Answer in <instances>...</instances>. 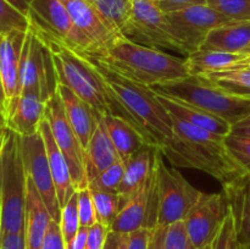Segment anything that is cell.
Returning <instances> with one entry per match:
<instances>
[{
  "mask_svg": "<svg viewBox=\"0 0 250 249\" xmlns=\"http://www.w3.org/2000/svg\"><path fill=\"white\" fill-rule=\"evenodd\" d=\"M171 117L173 136L160 150L175 167L204 171L221 182L222 187L247 176L226 149L224 136Z\"/></svg>",
  "mask_w": 250,
  "mask_h": 249,
  "instance_id": "cell-1",
  "label": "cell"
},
{
  "mask_svg": "<svg viewBox=\"0 0 250 249\" xmlns=\"http://www.w3.org/2000/svg\"><path fill=\"white\" fill-rule=\"evenodd\" d=\"M29 27L41 37L50 50L59 83L70 88L83 102L90 105L100 117L107 115L120 116L141 129L131 115L115 98L111 88L98 72L94 63L88 56L76 53L55 37L41 31L31 23Z\"/></svg>",
  "mask_w": 250,
  "mask_h": 249,
  "instance_id": "cell-2",
  "label": "cell"
},
{
  "mask_svg": "<svg viewBox=\"0 0 250 249\" xmlns=\"http://www.w3.org/2000/svg\"><path fill=\"white\" fill-rule=\"evenodd\" d=\"M88 56L99 59L121 75L151 88L190 76L185 59L142 45L125 36L117 37L103 50Z\"/></svg>",
  "mask_w": 250,
  "mask_h": 249,
  "instance_id": "cell-3",
  "label": "cell"
},
{
  "mask_svg": "<svg viewBox=\"0 0 250 249\" xmlns=\"http://www.w3.org/2000/svg\"><path fill=\"white\" fill-rule=\"evenodd\" d=\"M88 58L111 88L115 98L141 127L151 144L160 148L173 136L172 117L161 104L153 88L121 75L99 59Z\"/></svg>",
  "mask_w": 250,
  "mask_h": 249,
  "instance_id": "cell-4",
  "label": "cell"
},
{
  "mask_svg": "<svg viewBox=\"0 0 250 249\" xmlns=\"http://www.w3.org/2000/svg\"><path fill=\"white\" fill-rule=\"evenodd\" d=\"M0 195L1 233L24 232L27 172L21 153V136L7 127L0 133Z\"/></svg>",
  "mask_w": 250,
  "mask_h": 249,
  "instance_id": "cell-5",
  "label": "cell"
},
{
  "mask_svg": "<svg viewBox=\"0 0 250 249\" xmlns=\"http://www.w3.org/2000/svg\"><path fill=\"white\" fill-rule=\"evenodd\" d=\"M153 89L160 94L192 103L221 117L232 126L250 116L249 95L227 92L198 76L155 85Z\"/></svg>",
  "mask_w": 250,
  "mask_h": 249,
  "instance_id": "cell-6",
  "label": "cell"
},
{
  "mask_svg": "<svg viewBox=\"0 0 250 249\" xmlns=\"http://www.w3.org/2000/svg\"><path fill=\"white\" fill-rule=\"evenodd\" d=\"M156 195H158V226H168L183 221L195 203L202 197V190L190 185L176 167H168L164 161L160 148L155 161Z\"/></svg>",
  "mask_w": 250,
  "mask_h": 249,
  "instance_id": "cell-7",
  "label": "cell"
},
{
  "mask_svg": "<svg viewBox=\"0 0 250 249\" xmlns=\"http://www.w3.org/2000/svg\"><path fill=\"white\" fill-rule=\"evenodd\" d=\"M58 84L50 50L41 37L28 27L20 65V94L33 92L46 102L56 93Z\"/></svg>",
  "mask_w": 250,
  "mask_h": 249,
  "instance_id": "cell-8",
  "label": "cell"
},
{
  "mask_svg": "<svg viewBox=\"0 0 250 249\" xmlns=\"http://www.w3.org/2000/svg\"><path fill=\"white\" fill-rule=\"evenodd\" d=\"M125 37L142 45L186 55L171 34L166 14L153 0H132V17Z\"/></svg>",
  "mask_w": 250,
  "mask_h": 249,
  "instance_id": "cell-9",
  "label": "cell"
},
{
  "mask_svg": "<svg viewBox=\"0 0 250 249\" xmlns=\"http://www.w3.org/2000/svg\"><path fill=\"white\" fill-rule=\"evenodd\" d=\"M166 17L171 34L182 46L186 56L199 50L212 29L232 21L208 4L167 12Z\"/></svg>",
  "mask_w": 250,
  "mask_h": 249,
  "instance_id": "cell-10",
  "label": "cell"
},
{
  "mask_svg": "<svg viewBox=\"0 0 250 249\" xmlns=\"http://www.w3.org/2000/svg\"><path fill=\"white\" fill-rule=\"evenodd\" d=\"M45 119L59 149L67 160L76 189L88 187L84 149L71 127L58 92L45 102Z\"/></svg>",
  "mask_w": 250,
  "mask_h": 249,
  "instance_id": "cell-11",
  "label": "cell"
},
{
  "mask_svg": "<svg viewBox=\"0 0 250 249\" xmlns=\"http://www.w3.org/2000/svg\"><path fill=\"white\" fill-rule=\"evenodd\" d=\"M229 214V200L224 192L212 194L203 192L202 197L183 220L195 248L204 249L214 243Z\"/></svg>",
  "mask_w": 250,
  "mask_h": 249,
  "instance_id": "cell-12",
  "label": "cell"
},
{
  "mask_svg": "<svg viewBox=\"0 0 250 249\" xmlns=\"http://www.w3.org/2000/svg\"><path fill=\"white\" fill-rule=\"evenodd\" d=\"M21 153L27 176L36 186L49 214L54 221H60L61 207L56 195L55 185L51 176L46 155L45 144L41 132L32 136L21 137Z\"/></svg>",
  "mask_w": 250,
  "mask_h": 249,
  "instance_id": "cell-13",
  "label": "cell"
},
{
  "mask_svg": "<svg viewBox=\"0 0 250 249\" xmlns=\"http://www.w3.org/2000/svg\"><path fill=\"white\" fill-rule=\"evenodd\" d=\"M28 20L32 26L55 37L76 53H88V45L73 26L62 0H32Z\"/></svg>",
  "mask_w": 250,
  "mask_h": 249,
  "instance_id": "cell-14",
  "label": "cell"
},
{
  "mask_svg": "<svg viewBox=\"0 0 250 249\" xmlns=\"http://www.w3.org/2000/svg\"><path fill=\"white\" fill-rule=\"evenodd\" d=\"M158 226V195L155 171L148 182L121 208L110 229L131 233Z\"/></svg>",
  "mask_w": 250,
  "mask_h": 249,
  "instance_id": "cell-15",
  "label": "cell"
},
{
  "mask_svg": "<svg viewBox=\"0 0 250 249\" xmlns=\"http://www.w3.org/2000/svg\"><path fill=\"white\" fill-rule=\"evenodd\" d=\"M70 14L73 26L88 45L85 55H93L109 45L115 38L120 37L114 33L93 6L89 0H62Z\"/></svg>",
  "mask_w": 250,
  "mask_h": 249,
  "instance_id": "cell-16",
  "label": "cell"
},
{
  "mask_svg": "<svg viewBox=\"0 0 250 249\" xmlns=\"http://www.w3.org/2000/svg\"><path fill=\"white\" fill-rule=\"evenodd\" d=\"M2 109L5 126L21 137L36 134L45 117V102L33 92L22 93L6 99Z\"/></svg>",
  "mask_w": 250,
  "mask_h": 249,
  "instance_id": "cell-17",
  "label": "cell"
},
{
  "mask_svg": "<svg viewBox=\"0 0 250 249\" xmlns=\"http://www.w3.org/2000/svg\"><path fill=\"white\" fill-rule=\"evenodd\" d=\"M158 149V145L146 144L143 148L139 149L125 163V175L121 181V185L117 189V194L120 198V207L121 208L153 176L154 171H155Z\"/></svg>",
  "mask_w": 250,
  "mask_h": 249,
  "instance_id": "cell-18",
  "label": "cell"
},
{
  "mask_svg": "<svg viewBox=\"0 0 250 249\" xmlns=\"http://www.w3.org/2000/svg\"><path fill=\"white\" fill-rule=\"evenodd\" d=\"M26 33L11 31L0 34V80L5 100L20 95V65Z\"/></svg>",
  "mask_w": 250,
  "mask_h": 249,
  "instance_id": "cell-19",
  "label": "cell"
},
{
  "mask_svg": "<svg viewBox=\"0 0 250 249\" xmlns=\"http://www.w3.org/2000/svg\"><path fill=\"white\" fill-rule=\"evenodd\" d=\"M56 92L62 102L68 122L85 150L102 117L90 105L83 102L66 85L59 83Z\"/></svg>",
  "mask_w": 250,
  "mask_h": 249,
  "instance_id": "cell-20",
  "label": "cell"
},
{
  "mask_svg": "<svg viewBox=\"0 0 250 249\" xmlns=\"http://www.w3.org/2000/svg\"><path fill=\"white\" fill-rule=\"evenodd\" d=\"M156 94H158L161 104L166 107L170 115L182 120V121L224 137L232 132V124H229L221 117L192 104V103L160 94V93H156Z\"/></svg>",
  "mask_w": 250,
  "mask_h": 249,
  "instance_id": "cell-21",
  "label": "cell"
},
{
  "mask_svg": "<svg viewBox=\"0 0 250 249\" xmlns=\"http://www.w3.org/2000/svg\"><path fill=\"white\" fill-rule=\"evenodd\" d=\"M39 132H41L42 137H43L44 144H45L46 155H48L49 166H50L51 176H53L54 185H55L59 204L62 208L70 200V198L75 194L77 189H76L75 185H73L72 176H71V170L67 164V160H66L63 154L59 149L58 144H56L55 139L53 137V133H51L50 126H49L45 117H44L41 126H39Z\"/></svg>",
  "mask_w": 250,
  "mask_h": 249,
  "instance_id": "cell-22",
  "label": "cell"
},
{
  "mask_svg": "<svg viewBox=\"0 0 250 249\" xmlns=\"http://www.w3.org/2000/svg\"><path fill=\"white\" fill-rule=\"evenodd\" d=\"M51 216L39 195L36 186L27 176L26 195V249H43L44 238L51 222Z\"/></svg>",
  "mask_w": 250,
  "mask_h": 249,
  "instance_id": "cell-23",
  "label": "cell"
},
{
  "mask_svg": "<svg viewBox=\"0 0 250 249\" xmlns=\"http://www.w3.org/2000/svg\"><path fill=\"white\" fill-rule=\"evenodd\" d=\"M185 60L190 76H202L250 66V54L199 49L186 56Z\"/></svg>",
  "mask_w": 250,
  "mask_h": 249,
  "instance_id": "cell-24",
  "label": "cell"
},
{
  "mask_svg": "<svg viewBox=\"0 0 250 249\" xmlns=\"http://www.w3.org/2000/svg\"><path fill=\"white\" fill-rule=\"evenodd\" d=\"M236 226L239 246L250 244V176H244L224 187Z\"/></svg>",
  "mask_w": 250,
  "mask_h": 249,
  "instance_id": "cell-25",
  "label": "cell"
},
{
  "mask_svg": "<svg viewBox=\"0 0 250 249\" xmlns=\"http://www.w3.org/2000/svg\"><path fill=\"white\" fill-rule=\"evenodd\" d=\"M119 160H121V158L112 144L104 124L100 120L94 134L84 150L85 173H87L88 183Z\"/></svg>",
  "mask_w": 250,
  "mask_h": 249,
  "instance_id": "cell-26",
  "label": "cell"
},
{
  "mask_svg": "<svg viewBox=\"0 0 250 249\" xmlns=\"http://www.w3.org/2000/svg\"><path fill=\"white\" fill-rule=\"evenodd\" d=\"M102 121L124 163L146 144H151L138 127L122 117L107 115L102 117Z\"/></svg>",
  "mask_w": 250,
  "mask_h": 249,
  "instance_id": "cell-27",
  "label": "cell"
},
{
  "mask_svg": "<svg viewBox=\"0 0 250 249\" xmlns=\"http://www.w3.org/2000/svg\"><path fill=\"white\" fill-rule=\"evenodd\" d=\"M250 44V21H231L212 29L200 49L246 53Z\"/></svg>",
  "mask_w": 250,
  "mask_h": 249,
  "instance_id": "cell-28",
  "label": "cell"
},
{
  "mask_svg": "<svg viewBox=\"0 0 250 249\" xmlns=\"http://www.w3.org/2000/svg\"><path fill=\"white\" fill-rule=\"evenodd\" d=\"M104 23L119 36H125L131 22L132 0H89Z\"/></svg>",
  "mask_w": 250,
  "mask_h": 249,
  "instance_id": "cell-29",
  "label": "cell"
},
{
  "mask_svg": "<svg viewBox=\"0 0 250 249\" xmlns=\"http://www.w3.org/2000/svg\"><path fill=\"white\" fill-rule=\"evenodd\" d=\"M198 77L227 92L250 97V66L207 73Z\"/></svg>",
  "mask_w": 250,
  "mask_h": 249,
  "instance_id": "cell-30",
  "label": "cell"
},
{
  "mask_svg": "<svg viewBox=\"0 0 250 249\" xmlns=\"http://www.w3.org/2000/svg\"><path fill=\"white\" fill-rule=\"evenodd\" d=\"M88 188L92 194L98 222L110 229L112 222L115 221L121 209L119 194L116 192H107V190L98 189L90 186H88Z\"/></svg>",
  "mask_w": 250,
  "mask_h": 249,
  "instance_id": "cell-31",
  "label": "cell"
},
{
  "mask_svg": "<svg viewBox=\"0 0 250 249\" xmlns=\"http://www.w3.org/2000/svg\"><path fill=\"white\" fill-rule=\"evenodd\" d=\"M59 225H60V229L61 233H62L63 241H65V246H67V244L75 238L78 229L81 228L80 214H78L77 190H76L75 194L70 198V200L61 208Z\"/></svg>",
  "mask_w": 250,
  "mask_h": 249,
  "instance_id": "cell-32",
  "label": "cell"
},
{
  "mask_svg": "<svg viewBox=\"0 0 250 249\" xmlns=\"http://www.w3.org/2000/svg\"><path fill=\"white\" fill-rule=\"evenodd\" d=\"M224 143L237 165L250 176V137L231 132L225 137Z\"/></svg>",
  "mask_w": 250,
  "mask_h": 249,
  "instance_id": "cell-33",
  "label": "cell"
},
{
  "mask_svg": "<svg viewBox=\"0 0 250 249\" xmlns=\"http://www.w3.org/2000/svg\"><path fill=\"white\" fill-rule=\"evenodd\" d=\"M29 27V20L26 15L15 9L6 0H0V34L11 31L26 32Z\"/></svg>",
  "mask_w": 250,
  "mask_h": 249,
  "instance_id": "cell-34",
  "label": "cell"
},
{
  "mask_svg": "<svg viewBox=\"0 0 250 249\" xmlns=\"http://www.w3.org/2000/svg\"><path fill=\"white\" fill-rule=\"evenodd\" d=\"M208 5L232 21H250V0H209Z\"/></svg>",
  "mask_w": 250,
  "mask_h": 249,
  "instance_id": "cell-35",
  "label": "cell"
},
{
  "mask_svg": "<svg viewBox=\"0 0 250 249\" xmlns=\"http://www.w3.org/2000/svg\"><path fill=\"white\" fill-rule=\"evenodd\" d=\"M125 175V163L122 160H119L114 165L110 166L105 171H103L98 177L90 181L88 186L90 187L98 188V189L107 190V192H116L119 189L121 181Z\"/></svg>",
  "mask_w": 250,
  "mask_h": 249,
  "instance_id": "cell-36",
  "label": "cell"
},
{
  "mask_svg": "<svg viewBox=\"0 0 250 249\" xmlns=\"http://www.w3.org/2000/svg\"><path fill=\"white\" fill-rule=\"evenodd\" d=\"M165 249H197L188 236L185 222L178 221L166 226Z\"/></svg>",
  "mask_w": 250,
  "mask_h": 249,
  "instance_id": "cell-37",
  "label": "cell"
},
{
  "mask_svg": "<svg viewBox=\"0 0 250 249\" xmlns=\"http://www.w3.org/2000/svg\"><path fill=\"white\" fill-rule=\"evenodd\" d=\"M78 214H80L81 227L90 228L98 222L95 208L93 204V198L89 188L85 187L78 189Z\"/></svg>",
  "mask_w": 250,
  "mask_h": 249,
  "instance_id": "cell-38",
  "label": "cell"
},
{
  "mask_svg": "<svg viewBox=\"0 0 250 249\" xmlns=\"http://www.w3.org/2000/svg\"><path fill=\"white\" fill-rule=\"evenodd\" d=\"M212 249H239L238 239H237L236 226H234V220L231 214L227 215L219 234L215 238L214 243L211 244Z\"/></svg>",
  "mask_w": 250,
  "mask_h": 249,
  "instance_id": "cell-39",
  "label": "cell"
},
{
  "mask_svg": "<svg viewBox=\"0 0 250 249\" xmlns=\"http://www.w3.org/2000/svg\"><path fill=\"white\" fill-rule=\"evenodd\" d=\"M109 231L110 229L107 227L103 226L99 222L90 227L89 231H88L85 249H104V244Z\"/></svg>",
  "mask_w": 250,
  "mask_h": 249,
  "instance_id": "cell-40",
  "label": "cell"
},
{
  "mask_svg": "<svg viewBox=\"0 0 250 249\" xmlns=\"http://www.w3.org/2000/svg\"><path fill=\"white\" fill-rule=\"evenodd\" d=\"M43 249H66L65 241H63L62 233H61L60 225L59 222L51 220L50 225L46 231L45 238H44Z\"/></svg>",
  "mask_w": 250,
  "mask_h": 249,
  "instance_id": "cell-41",
  "label": "cell"
},
{
  "mask_svg": "<svg viewBox=\"0 0 250 249\" xmlns=\"http://www.w3.org/2000/svg\"><path fill=\"white\" fill-rule=\"evenodd\" d=\"M209 0H159L158 5L165 14L177 10L186 9V7L193 6V5H202L208 4Z\"/></svg>",
  "mask_w": 250,
  "mask_h": 249,
  "instance_id": "cell-42",
  "label": "cell"
},
{
  "mask_svg": "<svg viewBox=\"0 0 250 249\" xmlns=\"http://www.w3.org/2000/svg\"><path fill=\"white\" fill-rule=\"evenodd\" d=\"M153 228H141L129 233L128 249H148Z\"/></svg>",
  "mask_w": 250,
  "mask_h": 249,
  "instance_id": "cell-43",
  "label": "cell"
},
{
  "mask_svg": "<svg viewBox=\"0 0 250 249\" xmlns=\"http://www.w3.org/2000/svg\"><path fill=\"white\" fill-rule=\"evenodd\" d=\"M0 247L6 249H26V233H0Z\"/></svg>",
  "mask_w": 250,
  "mask_h": 249,
  "instance_id": "cell-44",
  "label": "cell"
},
{
  "mask_svg": "<svg viewBox=\"0 0 250 249\" xmlns=\"http://www.w3.org/2000/svg\"><path fill=\"white\" fill-rule=\"evenodd\" d=\"M129 233L115 232L110 229L105 241L104 249H128Z\"/></svg>",
  "mask_w": 250,
  "mask_h": 249,
  "instance_id": "cell-45",
  "label": "cell"
},
{
  "mask_svg": "<svg viewBox=\"0 0 250 249\" xmlns=\"http://www.w3.org/2000/svg\"><path fill=\"white\" fill-rule=\"evenodd\" d=\"M165 226H156L151 231L150 241H149L148 249H165L164 242H165Z\"/></svg>",
  "mask_w": 250,
  "mask_h": 249,
  "instance_id": "cell-46",
  "label": "cell"
},
{
  "mask_svg": "<svg viewBox=\"0 0 250 249\" xmlns=\"http://www.w3.org/2000/svg\"><path fill=\"white\" fill-rule=\"evenodd\" d=\"M88 231H89V228H87V227H81L75 238L66 246V249H85Z\"/></svg>",
  "mask_w": 250,
  "mask_h": 249,
  "instance_id": "cell-47",
  "label": "cell"
},
{
  "mask_svg": "<svg viewBox=\"0 0 250 249\" xmlns=\"http://www.w3.org/2000/svg\"><path fill=\"white\" fill-rule=\"evenodd\" d=\"M232 133L250 137V116L232 126Z\"/></svg>",
  "mask_w": 250,
  "mask_h": 249,
  "instance_id": "cell-48",
  "label": "cell"
},
{
  "mask_svg": "<svg viewBox=\"0 0 250 249\" xmlns=\"http://www.w3.org/2000/svg\"><path fill=\"white\" fill-rule=\"evenodd\" d=\"M6 1L11 4L15 9H17L20 12H22V14L28 17L29 6H31L32 0H6Z\"/></svg>",
  "mask_w": 250,
  "mask_h": 249,
  "instance_id": "cell-49",
  "label": "cell"
},
{
  "mask_svg": "<svg viewBox=\"0 0 250 249\" xmlns=\"http://www.w3.org/2000/svg\"><path fill=\"white\" fill-rule=\"evenodd\" d=\"M5 117H4V109H2V104L0 103V133L2 129L5 128Z\"/></svg>",
  "mask_w": 250,
  "mask_h": 249,
  "instance_id": "cell-50",
  "label": "cell"
},
{
  "mask_svg": "<svg viewBox=\"0 0 250 249\" xmlns=\"http://www.w3.org/2000/svg\"><path fill=\"white\" fill-rule=\"evenodd\" d=\"M4 102H5V94H4V89H2L1 80H0V103L4 104Z\"/></svg>",
  "mask_w": 250,
  "mask_h": 249,
  "instance_id": "cell-51",
  "label": "cell"
},
{
  "mask_svg": "<svg viewBox=\"0 0 250 249\" xmlns=\"http://www.w3.org/2000/svg\"><path fill=\"white\" fill-rule=\"evenodd\" d=\"M1 220H2V209H1V195H0V233H1Z\"/></svg>",
  "mask_w": 250,
  "mask_h": 249,
  "instance_id": "cell-52",
  "label": "cell"
},
{
  "mask_svg": "<svg viewBox=\"0 0 250 249\" xmlns=\"http://www.w3.org/2000/svg\"><path fill=\"white\" fill-rule=\"evenodd\" d=\"M239 249H250V244H247V246H239Z\"/></svg>",
  "mask_w": 250,
  "mask_h": 249,
  "instance_id": "cell-53",
  "label": "cell"
},
{
  "mask_svg": "<svg viewBox=\"0 0 250 249\" xmlns=\"http://www.w3.org/2000/svg\"><path fill=\"white\" fill-rule=\"evenodd\" d=\"M246 54H250V44H249V46H248V48H247V50H246Z\"/></svg>",
  "mask_w": 250,
  "mask_h": 249,
  "instance_id": "cell-54",
  "label": "cell"
},
{
  "mask_svg": "<svg viewBox=\"0 0 250 249\" xmlns=\"http://www.w3.org/2000/svg\"><path fill=\"white\" fill-rule=\"evenodd\" d=\"M204 249H212V247L209 246V247H207V248H204Z\"/></svg>",
  "mask_w": 250,
  "mask_h": 249,
  "instance_id": "cell-55",
  "label": "cell"
},
{
  "mask_svg": "<svg viewBox=\"0 0 250 249\" xmlns=\"http://www.w3.org/2000/svg\"><path fill=\"white\" fill-rule=\"evenodd\" d=\"M0 249H6V248H4V247H0Z\"/></svg>",
  "mask_w": 250,
  "mask_h": 249,
  "instance_id": "cell-56",
  "label": "cell"
},
{
  "mask_svg": "<svg viewBox=\"0 0 250 249\" xmlns=\"http://www.w3.org/2000/svg\"><path fill=\"white\" fill-rule=\"evenodd\" d=\"M153 1H159V0H153Z\"/></svg>",
  "mask_w": 250,
  "mask_h": 249,
  "instance_id": "cell-57",
  "label": "cell"
}]
</instances>
